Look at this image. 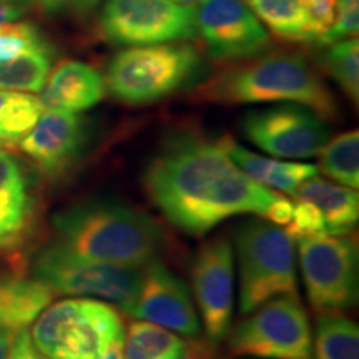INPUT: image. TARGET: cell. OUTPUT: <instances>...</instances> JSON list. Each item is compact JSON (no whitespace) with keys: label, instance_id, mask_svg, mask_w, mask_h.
Returning a JSON list of instances; mask_svg holds the SVG:
<instances>
[{"label":"cell","instance_id":"obj_1","mask_svg":"<svg viewBox=\"0 0 359 359\" xmlns=\"http://www.w3.org/2000/svg\"><path fill=\"white\" fill-rule=\"evenodd\" d=\"M228 138L178 130L165 138L143 173L148 198L187 235H205L235 215L266 219L280 200L236 167L226 151Z\"/></svg>","mask_w":359,"mask_h":359},{"label":"cell","instance_id":"obj_2","mask_svg":"<svg viewBox=\"0 0 359 359\" xmlns=\"http://www.w3.org/2000/svg\"><path fill=\"white\" fill-rule=\"evenodd\" d=\"M57 243L83 257L143 268L161 245L155 219L114 200H88L53 217Z\"/></svg>","mask_w":359,"mask_h":359},{"label":"cell","instance_id":"obj_3","mask_svg":"<svg viewBox=\"0 0 359 359\" xmlns=\"http://www.w3.org/2000/svg\"><path fill=\"white\" fill-rule=\"evenodd\" d=\"M203 100L236 103H299L336 120L339 115L333 93L299 53L271 52L246 58L235 67L219 72L200 88Z\"/></svg>","mask_w":359,"mask_h":359},{"label":"cell","instance_id":"obj_4","mask_svg":"<svg viewBox=\"0 0 359 359\" xmlns=\"http://www.w3.org/2000/svg\"><path fill=\"white\" fill-rule=\"evenodd\" d=\"M200 69V53L190 43L137 45L111 58L105 85L116 100L148 105L185 87Z\"/></svg>","mask_w":359,"mask_h":359},{"label":"cell","instance_id":"obj_5","mask_svg":"<svg viewBox=\"0 0 359 359\" xmlns=\"http://www.w3.org/2000/svg\"><path fill=\"white\" fill-rule=\"evenodd\" d=\"M29 333L45 359H98L125 327L110 304L75 298L45 308Z\"/></svg>","mask_w":359,"mask_h":359},{"label":"cell","instance_id":"obj_6","mask_svg":"<svg viewBox=\"0 0 359 359\" xmlns=\"http://www.w3.org/2000/svg\"><path fill=\"white\" fill-rule=\"evenodd\" d=\"M240 309L248 314L278 296H298L293 238L280 226L250 219L236 231Z\"/></svg>","mask_w":359,"mask_h":359},{"label":"cell","instance_id":"obj_7","mask_svg":"<svg viewBox=\"0 0 359 359\" xmlns=\"http://www.w3.org/2000/svg\"><path fill=\"white\" fill-rule=\"evenodd\" d=\"M143 268L83 257L55 241L35 257L32 271L53 294L92 296L125 308L140 288Z\"/></svg>","mask_w":359,"mask_h":359},{"label":"cell","instance_id":"obj_8","mask_svg":"<svg viewBox=\"0 0 359 359\" xmlns=\"http://www.w3.org/2000/svg\"><path fill=\"white\" fill-rule=\"evenodd\" d=\"M248 314L226 336L233 356L311 359V323L298 296H278Z\"/></svg>","mask_w":359,"mask_h":359},{"label":"cell","instance_id":"obj_9","mask_svg":"<svg viewBox=\"0 0 359 359\" xmlns=\"http://www.w3.org/2000/svg\"><path fill=\"white\" fill-rule=\"evenodd\" d=\"M299 266L311 306L343 313L358 302V245L349 235L298 238Z\"/></svg>","mask_w":359,"mask_h":359},{"label":"cell","instance_id":"obj_10","mask_svg":"<svg viewBox=\"0 0 359 359\" xmlns=\"http://www.w3.org/2000/svg\"><path fill=\"white\" fill-rule=\"evenodd\" d=\"M103 37L115 45H155L196 37L195 7L173 0H107Z\"/></svg>","mask_w":359,"mask_h":359},{"label":"cell","instance_id":"obj_11","mask_svg":"<svg viewBox=\"0 0 359 359\" xmlns=\"http://www.w3.org/2000/svg\"><path fill=\"white\" fill-rule=\"evenodd\" d=\"M241 127L253 145L278 158H313L330 140L325 118L299 103H280L250 111Z\"/></svg>","mask_w":359,"mask_h":359},{"label":"cell","instance_id":"obj_12","mask_svg":"<svg viewBox=\"0 0 359 359\" xmlns=\"http://www.w3.org/2000/svg\"><path fill=\"white\" fill-rule=\"evenodd\" d=\"M195 25L215 60H243L269 45L268 30L245 0H201Z\"/></svg>","mask_w":359,"mask_h":359},{"label":"cell","instance_id":"obj_13","mask_svg":"<svg viewBox=\"0 0 359 359\" xmlns=\"http://www.w3.org/2000/svg\"><path fill=\"white\" fill-rule=\"evenodd\" d=\"M233 248L224 238L208 241L191 264L193 294L198 304L206 341L213 346L226 339L233 320Z\"/></svg>","mask_w":359,"mask_h":359},{"label":"cell","instance_id":"obj_14","mask_svg":"<svg viewBox=\"0 0 359 359\" xmlns=\"http://www.w3.org/2000/svg\"><path fill=\"white\" fill-rule=\"evenodd\" d=\"M123 311L190 339L200 336V320L190 291L160 262H150L143 268L140 288Z\"/></svg>","mask_w":359,"mask_h":359},{"label":"cell","instance_id":"obj_15","mask_svg":"<svg viewBox=\"0 0 359 359\" xmlns=\"http://www.w3.org/2000/svg\"><path fill=\"white\" fill-rule=\"evenodd\" d=\"M87 125L74 111L48 109L19 143L22 154L48 178H60L82 156L87 147Z\"/></svg>","mask_w":359,"mask_h":359},{"label":"cell","instance_id":"obj_16","mask_svg":"<svg viewBox=\"0 0 359 359\" xmlns=\"http://www.w3.org/2000/svg\"><path fill=\"white\" fill-rule=\"evenodd\" d=\"M53 58L55 50L32 22L0 25V90L40 92Z\"/></svg>","mask_w":359,"mask_h":359},{"label":"cell","instance_id":"obj_17","mask_svg":"<svg viewBox=\"0 0 359 359\" xmlns=\"http://www.w3.org/2000/svg\"><path fill=\"white\" fill-rule=\"evenodd\" d=\"M35 198L32 180L22 161L0 150V248L15 245L29 230Z\"/></svg>","mask_w":359,"mask_h":359},{"label":"cell","instance_id":"obj_18","mask_svg":"<svg viewBox=\"0 0 359 359\" xmlns=\"http://www.w3.org/2000/svg\"><path fill=\"white\" fill-rule=\"evenodd\" d=\"M105 92V79L100 72L85 62L65 60L48 74L40 102L47 109L79 114L95 107Z\"/></svg>","mask_w":359,"mask_h":359},{"label":"cell","instance_id":"obj_19","mask_svg":"<svg viewBox=\"0 0 359 359\" xmlns=\"http://www.w3.org/2000/svg\"><path fill=\"white\" fill-rule=\"evenodd\" d=\"M294 198L313 203L325 219L326 235H349L359 218V195L354 188L343 187L330 180L308 178L296 188Z\"/></svg>","mask_w":359,"mask_h":359},{"label":"cell","instance_id":"obj_20","mask_svg":"<svg viewBox=\"0 0 359 359\" xmlns=\"http://www.w3.org/2000/svg\"><path fill=\"white\" fill-rule=\"evenodd\" d=\"M226 151L241 172H245L251 180H255L268 190L275 188V190L294 195L296 188L302 185L303 182L320 173L316 165L283 161L257 155L238 145L231 138H228Z\"/></svg>","mask_w":359,"mask_h":359},{"label":"cell","instance_id":"obj_21","mask_svg":"<svg viewBox=\"0 0 359 359\" xmlns=\"http://www.w3.org/2000/svg\"><path fill=\"white\" fill-rule=\"evenodd\" d=\"M53 298L42 281L22 276L0 280V327L19 333L37 320Z\"/></svg>","mask_w":359,"mask_h":359},{"label":"cell","instance_id":"obj_22","mask_svg":"<svg viewBox=\"0 0 359 359\" xmlns=\"http://www.w3.org/2000/svg\"><path fill=\"white\" fill-rule=\"evenodd\" d=\"M43 103L32 93L0 90V150L19 147L43 114Z\"/></svg>","mask_w":359,"mask_h":359},{"label":"cell","instance_id":"obj_23","mask_svg":"<svg viewBox=\"0 0 359 359\" xmlns=\"http://www.w3.org/2000/svg\"><path fill=\"white\" fill-rule=\"evenodd\" d=\"M311 359H359V327L339 313L318 318Z\"/></svg>","mask_w":359,"mask_h":359},{"label":"cell","instance_id":"obj_24","mask_svg":"<svg viewBox=\"0 0 359 359\" xmlns=\"http://www.w3.org/2000/svg\"><path fill=\"white\" fill-rule=\"evenodd\" d=\"M183 348L185 341L173 331L138 320L125 334L123 359H177Z\"/></svg>","mask_w":359,"mask_h":359},{"label":"cell","instance_id":"obj_25","mask_svg":"<svg viewBox=\"0 0 359 359\" xmlns=\"http://www.w3.org/2000/svg\"><path fill=\"white\" fill-rule=\"evenodd\" d=\"M263 25L278 37L314 43L299 0H245Z\"/></svg>","mask_w":359,"mask_h":359},{"label":"cell","instance_id":"obj_26","mask_svg":"<svg viewBox=\"0 0 359 359\" xmlns=\"http://www.w3.org/2000/svg\"><path fill=\"white\" fill-rule=\"evenodd\" d=\"M320 167L326 177L344 187H359V133L358 130L344 132L327 140L326 145L318 154Z\"/></svg>","mask_w":359,"mask_h":359},{"label":"cell","instance_id":"obj_27","mask_svg":"<svg viewBox=\"0 0 359 359\" xmlns=\"http://www.w3.org/2000/svg\"><path fill=\"white\" fill-rule=\"evenodd\" d=\"M321 64L336 80L343 92L358 103L359 98V43L356 37H349L331 43L323 53Z\"/></svg>","mask_w":359,"mask_h":359},{"label":"cell","instance_id":"obj_28","mask_svg":"<svg viewBox=\"0 0 359 359\" xmlns=\"http://www.w3.org/2000/svg\"><path fill=\"white\" fill-rule=\"evenodd\" d=\"M288 226V235L293 240L303 236H325L326 226L325 219L320 210L313 203L298 200L293 205V215H291V222L286 224Z\"/></svg>","mask_w":359,"mask_h":359},{"label":"cell","instance_id":"obj_29","mask_svg":"<svg viewBox=\"0 0 359 359\" xmlns=\"http://www.w3.org/2000/svg\"><path fill=\"white\" fill-rule=\"evenodd\" d=\"M314 43H323L336 20V0H299Z\"/></svg>","mask_w":359,"mask_h":359},{"label":"cell","instance_id":"obj_30","mask_svg":"<svg viewBox=\"0 0 359 359\" xmlns=\"http://www.w3.org/2000/svg\"><path fill=\"white\" fill-rule=\"evenodd\" d=\"M359 30V0H336V20L321 45L356 37Z\"/></svg>","mask_w":359,"mask_h":359},{"label":"cell","instance_id":"obj_31","mask_svg":"<svg viewBox=\"0 0 359 359\" xmlns=\"http://www.w3.org/2000/svg\"><path fill=\"white\" fill-rule=\"evenodd\" d=\"M8 359H45L40 354L30 339L29 330H20L19 333L13 336L12 348H11V358Z\"/></svg>","mask_w":359,"mask_h":359},{"label":"cell","instance_id":"obj_32","mask_svg":"<svg viewBox=\"0 0 359 359\" xmlns=\"http://www.w3.org/2000/svg\"><path fill=\"white\" fill-rule=\"evenodd\" d=\"M34 2H37L48 15H62L67 12H80L88 8L85 0H34Z\"/></svg>","mask_w":359,"mask_h":359},{"label":"cell","instance_id":"obj_33","mask_svg":"<svg viewBox=\"0 0 359 359\" xmlns=\"http://www.w3.org/2000/svg\"><path fill=\"white\" fill-rule=\"evenodd\" d=\"M177 359H215V346L206 339L191 338Z\"/></svg>","mask_w":359,"mask_h":359},{"label":"cell","instance_id":"obj_34","mask_svg":"<svg viewBox=\"0 0 359 359\" xmlns=\"http://www.w3.org/2000/svg\"><path fill=\"white\" fill-rule=\"evenodd\" d=\"M25 6H17V4L0 2V25L11 24V22L20 20L27 13Z\"/></svg>","mask_w":359,"mask_h":359},{"label":"cell","instance_id":"obj_35","mask_svg":"<svg viewBox=\"0 0 359 359\" xmlns=\"http://www.w3.org/2000/svg\"><path fill=\"white\" fill-rule=\"evenodd\" d=\"M123 339H125V333L111 341L109 349H107V351L103 353L98 359H123Z\"/></svg>","mask_w":359,"mask_h":359},{"label":"cell","instance_id":"obj_36","mask_svg":"<svg viewBox=\"0 0 359 359\" xmlns=\"http://www.w3.org/2000/svg\"><path fill=\"white\" fill-rule=\"evenodd\" d=\"M15 334L17 333H12V331L0 327V359L11 358L12 341H13V336H15Z\"/></svg>","mask_w":359,"mask_h":359},{"label":"cell","instance_id":"obj_37","mask_svg":"<svg viewBox=\"0 0 359 359\" xmlns=\"http://www.w3.org/2000/svg\"><path fill=\"white\" fill-rule=\"evenodd\" d=\"M0 2H6V4H17V6H25L29 7L34 0H0Z\"/></svg>","mask_w":359,"mask_h":359},{"label":"cell","instance_id":"obj_38","mask_svg":"<svg viewBox=\"0 0 359 359\" xmlns=\"http://www.w3.org/2000/svg\"><path fill=\"white\" fill-rule=\"evenodd\" d=\"M173 2L182 4V6H187V4H200L201 0H173Z\"/></svg>","mask_w":359,"mask_h":359},{"label":"cell","instance_id":"obj_39","mask_svg":"<svg viewBox=\"0 0 359 359\" xmlns=\"http://www.w3.org/2000/svg\"><path fill=\"white\" fill-rule=\"evenodd\" d=\"M98 2H100V0H85V4H87L88 8L93 7V6H95V4H98Z\"/></svg>","mask_w":359,"mask_h":359}]
</instances>
